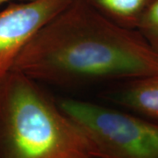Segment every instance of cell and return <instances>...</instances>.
<instances>
[{"label": "cell", "mask_w": 158, "mask_h": 158, "mask_svg": "<svg viewBox=\"0 0 158 158\" xmlns=\"http://www.w3.org/2000/svg\"><path fill=\"white\" fill-rule=\"evenodd\" d=\"M11 69L36 82L73 85L158 74V53L137 29L74 0L32 37Z\"/></svg>", "instance_id": "6da1fadb"}, {"label": "cell", "mask_w": 158, "mask_h": 158, "mask_svg": "<svg viewBox=\"0 0 158 158\" xmlns=\"http://www.w3.org/2000/svg\"><path fill=\"white\" fill-rule=\"evenodd\" d=\"M0 158L99 157L38 82L10 69L0 78Z\"/></svg>", "instance_id": "7a4b0ae2"}, {"label": "cell", "mask_w": 158, "mask_h": 158, "mask_svg": "<svg viewBox=\"0 0 158 158\" xmlns=\"http://www.w3.org/2000/svg\"><path fill=\"white\" fill-rule=\"evenodd\" d=\"M57 102L85 132L99 158H158L156 121L75 98Z\"/></svg>", "instance_id": "3957f363"}, {"label": "cell", "mask_w": 158, "mask_h": 158, "mask_svg": "<svg viewBox=\"0 0 158 158\" xmlns=\"http://www.w3.org/2000/svg\"><path fill=\"white\" fill-rule=\"evenodd\" d=\"M74 0H27L0 11V62L11 63L43 27Z\"/></svg>", "instance_id": "277c9868"}, {"label": "cell", "mask_w": 158, "mask_h": 158, "mask_svg": "<svg viewBox=\"0 0 158 158\" xmlns=\"http://www.w3.org/2000/svg\"><path fill=\"white\" fill-rule=\"evenodd\" d=\"M114 101L132 113L158 122V74L123 81Z\"/></svg>", "instance_id": "5b68a950"}, {"label": "cell", "mask_w": 158, "mask_h": 158, "mask_svg": "<svg viewBox=\"0 0 158 158\" xmlns=\"http://www.w3.org/2000/svg\"><path fill=\"white\" fill-rule=\"evenodd\" d=\"M111 21L137 29L141 18L155 0H85Z\"/></svg>", "instance_id": "8992f818"}, {"label": "cell", "mask_w": 158, "mask_h": 158, "mask_svg": "<svg viewBox=\"0 0 158 158\" xmlns=\"http://www.w3.org/2000/svg\"><path fill=\"white\" fill-rule=\"evenodd\" d=\"M137 30L158 53V0H155L141 18Z\"/></svg>", "instance_id": "52a82bcc"}, {"label": "cell", "mask_w": 158, "mask_h": 158, "mask_svg": "<svg viewBox=\"0 0 158 158\" xmlns=\"http://www.w3.org/2000/svg\"><path fill=\"white\" fill-rule=\"evenodd\" d=\"M11 63L9 62H0V78L5 75V74L11 69Z\"/></svg>", "instance_id": "ba28073f"}, {"label": "cell", "mask_w": 158, "mask_h": 158, "mask_svg": "<svg viewBox=\"0 0 158 158\" xmlns=\"http://www.w3.org/2000/svg\"><path fill=\"white\" fill-rule=\"evenodd\" d=\"M11 1H16V0H0V6H2L3 4L7 3V2H11ZM18 1H27V0H18Z\"/></svg>", "instance_id": "9c48e42d"}]
</instances>
